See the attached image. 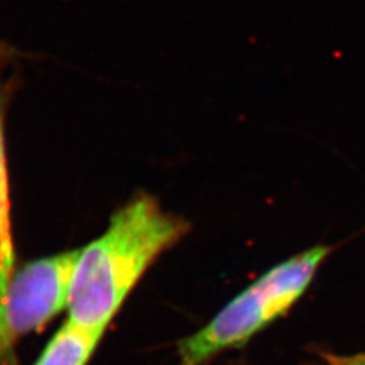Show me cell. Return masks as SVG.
<instances>
[{"label": "cell", "mask_w": 365, "mask_h": 365, "mask_svg": "<svg viewBox=\"0 0 365 365\" xmlns=\"http://www.w3.org/2000/svg\"><path fill=\"white\" fill-rule=\"evenodd\" d=\"M189 228L185 218L166 212L150 195L125 204L107 230L79 250L67 319L106 334L148 268Z\"/></svg>", "instance_id": "6da1fadb"}, {"label": "cell", "mask_w": 365, "mask_h": 365, "mask_svg": "<svg viewBox=\"0 0 365 365\" xmlns=\"http://www.w3.org/2000/svg\"><path fill=\"white\" fill-rule=\"evenodd\" d=\"M329 253V247L315 245L265 271L207 324L178 342L180 365H207L221 353L242 347L288 314L309 289Z\"/></svg>", "instance_id": "7a4b0ae2"}, {"label": "cell", "mask_w": 365, "mask_h": 365, "mask_svg": "<svg viewBox=\"0 0 365 365\" xmlns=\"http://www.w3.org/2000/svg\"><path fill=\"white\" fill-rule=\"evenodd\" d=\"M79 250L31 260L19 268L9 282L5 326L14 347L25 335L41 330L67 309Z\"/></svg>", "instance_id": "3957f363"}, {"label": "cell", "mask_w": 365, "mask_h": 365, "mask_svg": "<svg viewBox=\"0 0 365 365\" xmlns=\"http://www.w3.org/2000/svg\"><path fill=\"white\" fill-rule=\"evenodd\" d=\"M11 204L5 145V96L0 87V362L11 355L13 346L6 336L5 307L11 277L14 274V244L11 232Z\"/></svg>", "instance_id": "277c9868"}, {"label": "cell", "mask_w": 365, "mask_h": 365, "mask_svg": "<svg viewBox=\"0 0 365 365\" xmlns=\"http://www.w3.org/2000/svg\"><path fill=\"white\" fill-rule=\"evenodd\" d=\"M102 336L104 334L98 330H90L66 319L34 365H87Z\"/></svg>", "instance_id": "5b68a950"}, {"label": "cell", "mask_w": 365, "mask_h": 365, "mask_svg": "<svg viewBox=\"0 0 365 365\" xmlns=\"http://www.w3.org/2000/svg\"><path fill=\"white\" fill-rule=\"evenodd\" d=\"M323 359L326 365H365V351L356 355H334V353H324Z\"/></svg>", "instance_id": "8992f818"}]
</instances>
